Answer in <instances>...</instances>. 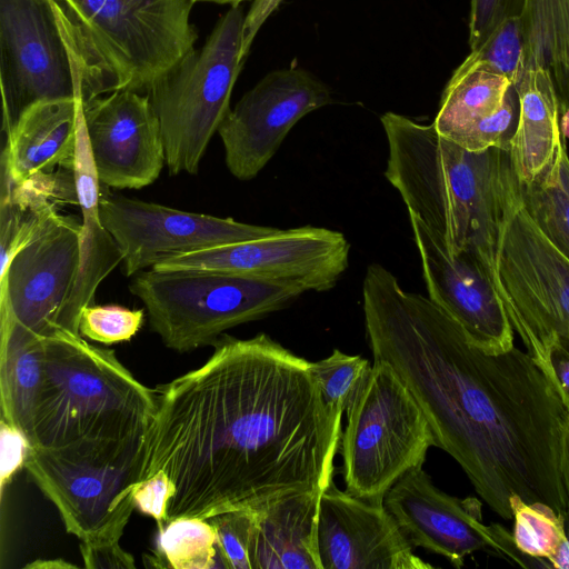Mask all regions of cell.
Returning <instances> with one entry per match:
<instances>
[{
  "label": "cell",
  "instance_id": "obj_20",
  "mask_svg": "<svg viewBox=\"0 0 569 569\" xmlns=\"http://www.w3.org/2000/svg\"><path fill=\"white\" fill-rule=\"evenodd\" d=\"M82 114V97L43 100L29 106L7 132L1 164L16 184L71 169Z\"/></svg>",
  "mask_w": 569,
  "mask_h": 569
},
{
  "label": "cell",
  "instance_id": "obj_10",
  "mask_svg": "<svg viewBox=\"0 0 569 569\" xmlns=\"http://www.w3.org/2000/svg\"><path fill=\"white\" fill-rule=\"evenodd\" d=\"M498 277L512 329L545 370L551 341L569 332V259L527 212L517 177L500 233Z\"/></svg>",
  "mask_w": 569,
  "mask_h": 569
},
{
  "label": "cell",
  "instance_id": "obj_22",
  "mask_svg": "<svg viewBox=\"0 0 569 569\" xmlns=\"http://www.w3.org/2000/svg\"><path fill=\"white\" fill-rule=\"evenodd\" d=\"M320 496L296 492L252 509V569H322L317 539Z\"/></svg>",
  "mask_w": 569,
  "mask_h": 569
},
{
  "label": "cell",
  "instance_id": "obj_7",
  "mask_svg": "<svg viewBox=\"0 0 569 569\" xmlns=\"http://www.w3.org/2000/svg\"><path fill=\"white\" fill-rule=\"evenodd\" d=\"M244 17L239 6L231 7L206 43L184 54L146 92L160 123L166 166L173 176L198 173L211 138L230 111L243 63Z\"/></svg>",
  "mask_w": 569,
  "mask_h": 569
},
{
  "label": "cell",
  "instance_id": "obj_35",
  "mask_svg": "<svg viewBox=\"0 0 569 569\" xmlns=\"http://www.w3.org/2000/svg\"><path fill=\"white\" fill-rule=\"evenodd\" d=\"M527 0H470L469 47L480 48L505 20L521 17Z\"/></svg>",
  "mask_w": 569,
  "mask_h": 569
},
{
  "label": "cell",
  "instance_id": "obj_9",
  "mask_svg": "<svg viewBox=\"0 0 569 569\" xmlns=\"http://www.w3.org/2000/svg\"><path fill=\"white\" fill-rule=\"evenodd\" d=\"M147 448L148 438L81 452L30 448L24 468L68 532L86 545L117 543L136 509Z\"/></svg>",
  "mask_w": 569,
  "mask_h": 569
},
{
  "label": "cell",
  "instance_id": "obj_23",
  "mask_svg": "<svg viewBox=\"0 0 569 569\" xmlns=\"http://www.w3.org/2000/svg\"><path fill=\"white\" fill-rule=\"evenodd\" d=\"M513 87L518 94L519 119L510 157L519 183L527 184L551 162L563 133L556 88L546 68L525 69Z\"/></svg>",
  "mask_w": 569,
  "mask_h": 569
},
{
  "label": "cell",
  "instance_id": "obj_29",
  "mask_svg": "<svg viewBox=\"0 0 569 569\" xmlns=\"http://www.w3.org/2000/svg\"><path fill=\"white\" fill-rule=\"evenodd\" d=\"M512 537L517 549L538 567H550L549 560L567 538L565 516L542 502H525L511 498Z\"/></svg>",
  "mask_w": 569,
  "mask_h": 569
},
{
  "label": "cell",
  "instance_id": "obj_42",
  "mask_svg": "<svg viewBox=\"0 0 569 569\" xmlns=\"http://www.w3.org/2000/svg\"><path fill=\"white\" fill-rule=\"evenodd\" d=\"M24 568L30 569H64V568H77L76 565L67 562L63 559H54V560H34L31 563L24 566Z\"/></svg>",
  "mask_w": 569,
  "mask_h": 569
},
{
  "label": "cell",
  "instance_id": "obj_30",
  "mask_svg": "<svg viewBox=\"0 0 569 569\" xmlns=\"http://www.w3.org/2000/svg\"><path fill=\"white\" fill-rule=\"evenodd\" d=\"M370 367L365 358L347 355L338 349L325 359L309 362L310 372L325 403L339 416L346 411Z\"/></svg>",
  "mask_w": 569,
  "mask_h": 569
},
{
  "label": "cell",
  "instance_id": "obj_28",
  "mask_svg": "<svg viewBox=\"0 0 569 569\" xmlns=\"http://www.w3.org/2000/svg\"><path fill=\"white\" fill-rule=\"evenodd\" d=\"M148 567L172 569L226 568L217 533L209 520L178 518L158 528L152 555H144Z\"/></svg>",
  "mask_w": 569,
  "mask_h": 569
},
{
  "label": "cell",
  "instance_id": "obj_25",
  "mask_svg": "<svg viewBox=\"0 0 569 569\" xmlns=\"http://www.w3.org/2000/svg\"><path fill=\"white\" fill-rule=\"evenodd\" d=\"M522 23L525 69L540 66L549 71L560 123L569 129V0H527Z\"/></svg>",
  "mask_w": 569,
  "mask_h": 569
},
{
  "label": "cell",
  "instance_id": "obj_19",
  "mask_svg": "<svg viewBox=\"0 0 569 569\" xmlns=\"http://www.w3.org/2000/svg\"><path fill=\"white\" fill-rule=\"evenodd\" d=\"M318 551L322 569H429L383 503L341 491L333 480L320 496Z\"/></svg>",
  "mask_w": 569,
  "mask_h": 569
},
{
  "label": "cell",
  "instance_id": "obj_27",
  "mask_svg": "<svg viewBox=\"0 0 569 569\" xmlns=\"http://www.w3.org/2000/svg\"><path fill=\"white\" fill-rule=\"evenodd\" d=\"M519 186L531 219L569 259V154L563 134L547 168L530 183Z\"/></svg>",
  "mask_w": 569,
  "mask_h": 569
},
{
  "label": "cell",
  "instance_id": "obj_16",
  "mask_svg": "<svg viewBox=\"0 0 569 569\" xmlns=\"http://www.w3.org/2000/svg\"><path fill=\"white\" fill-rule=\"evenodd\" d=\"M332 101L328 86L302 68L266 74L230 109L218 129L229 172L242 181L256 178L292 127Z\"/></svg>",
  "mask_w": 569,
  "mask_h": 569
},
{
  "label": "cell",
  "instance_id": "obj_34",
  "mask_svg": "<svg viewBox=\"0 0 569 569\" xmlns=\"http://www.w3.org/2000/svg\"><path fill=\"white\" fill-rule=\"evenodd\" d=\"M208 520L214 527L218 548L224 567L228 569H252L253 510L229 511Z\"/></svg>",
  "mask_w": 569,
  "mask_h": 569
},
{
  "label": "cell",
  "instance_id": "obj_40",
  "mask_svg": "<svg viewBox=\"0 0 569 569\" xmlns=\"http://www.w3.org/2000/svg\"><path fill=\"white\" fill-rule=\"evenodd\" d=\"M283 0H254L244 17L243 23V42L241 56L242 59L247 57L251 43L258 33L259 29L266 22L270 14H272Z\"/></svg>",
  "mask_w": 569,
  "mask_h": 569
},
{
  "label": "cell",
  "instance_id": "obj_21",
  "mask_svg": "<svg viewBox=\"0 0 569 569\" xmlns=\"http://www.w3.org/2000/svg\"><path fill=\"white\" fill-rule=\"evenodd\" d=\"M71 171L77 204L81 212V260L78 279L64 311L63 331L68 335H80L82 310L93 305L99 284L122 261L120 249L100 217L101 183L93 164L83 114L79 122Z\"/></svg>",
  "mask_w": 569,
  "mask_h": 569
},
{
  "label": "cell",
  "instance_id": "obj_43",
  "mask_svg": "<svg viewBox=\"0 0 569 569\" xmlns=\"http://www.w3.org/2000/svg\"><path fill=\"white\" fill-rule=\"evenodd\" d=\"M193 3L194 2H214V3H219V4H230L231 7H234V6H239V3H241L242 1H246V0H191Z\"/></svg>",
  "mask_w": 569,
  "mask_h": 569
},
{
  "label": "cell",
  "instance_id": "obj_36",
  "mask_svg": "<svg viewBox=\"0 0 569 569\" xmlns=\"http://www.w3.org/2000/svg\"><path fill=\"white\" fill-rule=\"evenodd\" d=\"M172 490V485L163 471L153 473L136 488L133 496L136 509L152 517L157 527L161 528L166 523L167 505Z\"/></svg>",
  "mask_w": 569,
  "mask_h": 569
},
{
  "label": "cell",
  "instance_id": "obj_2",
  "mask_svg": "<svg viewBox=\"0 0 569 569\" xmlns=\"http://www.w3.org/2000/svg\"><path fill=\"white\" fill-rule=\"evenodd\" d=\"M373 361L389 365L425 415L435 447L461 467L480 498L506 520L511 498L566 516L561 473L569 411L526 351L488 352L429 297L409 292L371 263L362 283Z\"/></svg>",
  "mask_w": 569,
  "mask_h": 569
},
{
  "label": "cell",
  "instance_id": "obj_31",
  "mask_svg": "<svg viewBox=\"0 0 569 569\" xmlns=\"http://www.w3.org/2000/svg\"><path fill=\"white\" fill-rule=\"evenodd\" d=\"M463 62L508 78L516 84L525 69V33L521 17L505 20Z\"/></svg>",
  "mask_w": 569,
  "mask_h": 569
},
{
  "label": "cell",
  "instance_id": "obj_37",
  "mask_svg": "<svg viewBox=\"0 0 569 569\" xmlns=\"http://www.w3.org/2000/svg\"><path fill=\"white\" fill-rule=\"evenodd\" d=\"M0 430V483L2 493L6 483H9L18 469L24 467V462L31 447L28 438L22 431L3 420H1Z\"/></svg>",
  "mask_w": 569,
  "mask_h": 569
},
{
  "label": "cell",
  "instance_id": "obj_26",
  "mask_svg": "<svg viewBox=\"0 0 569 569\" xmlns=\"http://www.w3.org/2000/svg\"><path fill=\"white\" fill-rule=\"evenodd\" d=\"M511 86L508 78L462 61L442 92L432 122L436 130L452 141L496 113L502 107Z\"/></svg>",
  "mask_w": 569,
  "mask_h": 569
},
{
  "label": "cell",
  "instance_id": "obj_1",
  "mask_svg": "<svg viewBox=\"0 0 569 569\" xmlns=\"http://www.w3.org/2000/svg\"><path fill=\"white\" fill-rule=\"evenodd\" d=\"M213 346L201 367L154 389L143 480L169 478L166 522L322 493L342 416L325 403L310 361L262 332Z\"/></svg>",
  "mask_w": 569,
  "mask_h": 569
},
{
  "label": "cell",
  "instance_id": "obj_18",
  "mask_svg": "<svg viewBox=\"0 0 569 569\" xmlns=\"http://www.w3.org/2000/svg\"><path fill=\"white\" fill-rule=\"evenodd\" d=\"M409 220L428 297L476 347L493 353L512 348L515 331L488 271L469 256H449L415 216Z\"/></svg>",
  "mask_w": 569,
  "mask_h": 569
},
{
  "label": "cell",
  "instance_id": "obj_33",
  "mask_svg": "<svg viewBox=\"0 0 569 569\" xmlns=\"http://www.w3.org/2000/svg\"><path fill=\"white\" fill-rule=\"evenodd\" d=\"M518 119L519 101L512 84L502 107L496 113L460 133L452 142L471 152H481L490 148L510 150Z\"/></svg>",
  "mask_w": 569,
  "mask_h": 569
},
{
  "label": "cell",
  "instance_id": "obj_38",
  "mask_svg": "<svg viewBox=\"0 0 569 569\" xmlns=\"http://www.w3.org/2000/svg\"><path fill=\"white\" fill-rule=\"evenodd\" d=\"M545 371L569 411V332L556 336L551 341Z\"/></svg>",
  "mask_w": 569,
  "mask_h": 569
},
{
  "label": "cell",
  "instance_id": "obj_41",
  "mask_svg": "<svg viewBox=\"0 0 569 569\" xmlns=\"http://www.w3.org/2000/svg\"><path fill=\"white\" fill-rule=\"evenodd\" d=\"M561 473H562V481H563V487H565L566 498H567V512L565 516V520L569 525V419H568L565 436H563L562 457H561Z\"/></svg>",
  "mask_w": 569,
  "mask_h": 569
},
{
  "label": "cell",
  "instance_id": "obj_6",
  "mask_svg": "<svg viewBox=\"0 0 569 569\" xmlns=\"http://www.w3.org/2000/svg\"><path fill=\"white\" fill-rule=\"evenodd\" d=\"M129 290L143 303L151 330L178 352L214 345L226 330L281 310L303 293L247 276L153 268L132 276Z\"/></svg>",
  "mask_w": 569,
  "mask_h": 569
},
{
  "label": "cell",
  "instance_id": "obj_11",
  "mask_svg": "<svg viewBox=\"0 0 569 569\" xmlns=\"http://www.w3.org/2000/svg\"><path fill=\"white\" fill-rule=\"evenodd\" d=\"M46 197L28 243L0 271V318L46 339L68 335L63 316L81 260L82 223Z\"/></svg>",
  "mask_w": 569,
  "mask_h": 569
},
{
  "label": "cell",
  "instance_id": "obj_13",
  "mask_svg": "<svg viewBox=\"0 0 569 569\" xmlns=\"http://www.w3.org/2000/svg\"><path fill=\"white\" fill-rule=\"evenodd\" d=\"M3 131L29 106L81 94L51 0H0Z\"/></svg>",
  "mask_w": 569,
  "mask_h": 569
},
{
  "label": "cell",
  "instance_id": "obj_12",
  "mask_svg": "<svg viewBox=\"0 0 569 569\" xmlns=\"http://www.w3.org/2000/svg\"><path fill=\"white\" fill-rule=\"evenodd\" d=\"M340 231L303 226L160 259L156 270H209L257 278L302 292L332 289L349 266Z\"/></svg>",
  "mask_w": 569,
  "mask_h": 569
},
{
  "label": "cell",
  "instance_id": "obj_15",
  "mask_svg": "<svg viewBox=\"0 0 569 569\" xmlns=\"http://www.w3.org/2000/svg\"><path fill=\"white\" fill-rule=\"evenodd\" d=\"M99 210L120 249L127 277L169 256L257 239L278 229L114 194L102 183Z\"/></svg>",
  "mask_w": 569,
  "mask_h": 569
},
{
  "label": "cell",
  "instance_id": "obj_5",
  "mask_svg": "<svg viewBox=\"0 0 569 569\" xmlns=\"http://www.w3.org/2000/svg\"><path fill=\"white\" fill-rule=\"evenodd\" d=\"M82 101L151 84L194 49L191 0H51Z\"/></svg>",
  "mask_w": 569,
  "mask_h": 569
},
{
  "label": "cell",
  "instance_id": "obj_17",
  "mask_svg": "<svg viewBox=\"0 0 569 569\" xmlns=\"http://www.w3.org/2000/svg\"><path fill=\"white\" fill-rule=\"evenodd\" d=\"M89 147L100 183L140 189L166 164L160 123L149 96L122 89L82 101Z\"/></svg>",
  "mask_w": 569,
  "mask_h": 569
},
{
  "label": "cell",
  "instance_id": "obj_14",
  "mask_svg": "<svg viewBox=\"0 0 569 569\" xmlns=\"http://www.w3.org/2000/svg\"><path fill=\"white\" fill-rule=\"evenodd\" d=\"M383 506L413 548L440 555L456 568L476 551H491L512 563L531 567L512 533L482 521L481 502L459 499L438 489L422 466L405 472L388 490Z\"/></svg>",
  "mask_w": 569,
  "mask_h": 569
},
{
  "label": "cell",
  "instance_id": "obj_39",
  "mask_svg": "<svg viewBox=\"0 0 569 569\" xmlns=\"http://www.w3.org/2000/svg\"><path fill=\"white\" fill-rule=\"evenodd\" d=\"M80 552L84 567L89 569L136 568L134 558L126 552L119 542L97 546L81 542Z\"/></svg>",
  "mask_w": 569,
  "mask_h": 569
},
{
  "label": "cell",
  "instance_id": "obj_4",
  "mask_svg": "<svg viewBox=\"0 0 569 569\" xmlns=\"http://www.w3.org/2000/svg\"><path fill=\"white\" fill-rule=\"evenodd\" d=\"M154 389L138 381L111 349L81 335L42 339V382L33 409L31 448L68 450L147 438Z\"/></svg>",
  "mask_w": 569,
  "mask_h": 569
},
{
  "label": "cell",
  "instance_id": "obj_3",
  "mask_svg": "<svg viewBox=\"0 0 569 569\" xmlns=\"http://www.w3.org/2000/svg\"><path fill=\"white\" fill-rule=\"evenodd\" d=\"M380 120L388 142L385 177L408 213L449 256L478 261L499 290V240L516 178L510 150L471 152L439 134L433 123L391 111Z\"/></svg>",
  "mask_w": 569,
  "mask_h": 569
},
{
  "label": "cell",
  "instance_id": "obj_32",
  "mask_svg": "<svg viewBox=\"0 0 569 569\" xmlns=\"http://www.w3.org/2000/svg\"><path fill=\"white\" fill-rule=\"evenodd\" d=\"M142 309L131 310L118 305L86 307L80 317L79 331L82 337L104 345L129 341L141 328Z\"/></svg>",
  "mask_w": 569,
  "mask_h": 569
},
{
  "label": "cell",
  "instance_id": "obj_24",
  "mask_svg": "<svg viewBox=\"0 0 569 569\" xmlns=\"http://www.w3.org/2000/svg\"><path fill=\"white\" fill-rule=\"evenodd\" d=\"M42 382V338L12 321H1V420L29 440L31 421Z\"/></svg>",
  "mask_w": 569,
  "mask_h": 569
},
{
  "label": "cell",
  "instance_id": "obj_8",
  "mask_svg": "<svg viewBox=\"0 0 569 569\" xmlns=\"http://www.w3.org/2000/svg\"><path fill=\"white\" fill-rule=\"evenodd\" d=\"M346 413L340 439L346 490L371 503H383L396 481L422 466L429 448L435 447L429 423L383 361H373Z\"/></svg>",
  "mask_w": 569,
  "mask_h": 569
}]
</instances>
